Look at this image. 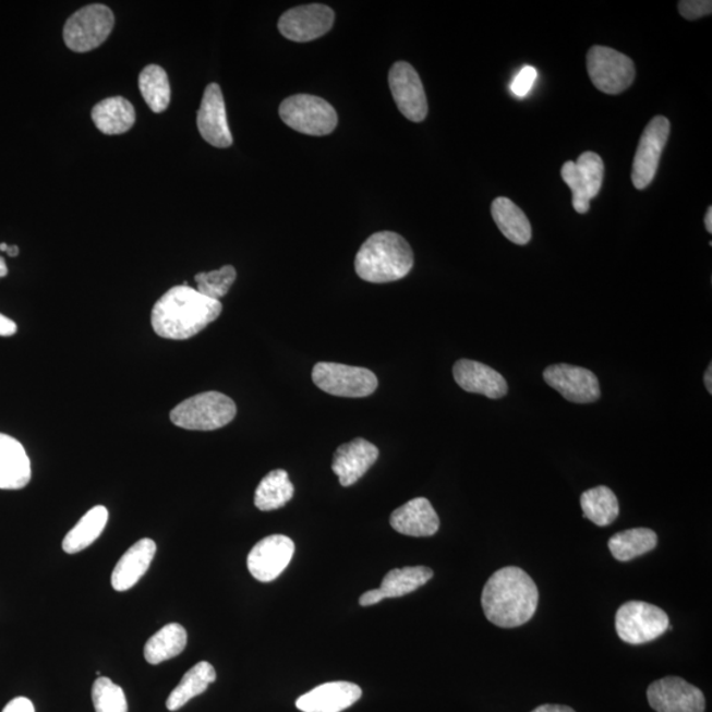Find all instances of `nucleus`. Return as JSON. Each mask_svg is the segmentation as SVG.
Segmentation results:
<instances>
[{
	"mask_svg": "<svg viewBox=\"0 0 712 712\" xmlns=\"http://www.w3.org/2000/svg\"><path fill=\"white\" fill-rule=\"evenodd\" d=\"M539 598L538 586L524 570L516 566L503 567L484 586L483 613L496 627L524 626L534 616Z\"/></svg>",
	"mask_w": 712,
	"mask_h": 712,
	"instance_id": "1",
	"label": "nucleus"
},
{
	"mask_svg": "<svg viewBox=\"0 0 712 712\" xmlns=\"http://www.w3.org/2000/svg\"><path fill=\"white\" fill-rule=\"evenodd\" d=\"M222 313L220 301L201 294L197 289L182 286L169 289L153 309V327L157 336L184 340L197 336Z\"/></svg>",
	"mask_w": 712,
	"mask_h": 712,
	"instance_id": "2",
	"label": "nucleus"
},
{
	"mask_svg": "<svg viewBox=\"0 0 712 712\" xmlns=\"http://www.w3.org/2000/svg\"><path fill=\"white\" fill-rule=\"evenodd\" d=\"M413 264L411 245L393 231H381L371 236L355 256L358 276L374 283L405 279L411 273Z\"/></svg>",
	"mask_w": 712,
	"mask_h": 712,
	"instance_id": "3",
	"label": "nucleus"
},
{
	"mask_svg": "<svg viewBox=\"0 0 712 712\" xmlns=\"http://www.w3.org/2000/svg\"><path fill=\"white\" fill-rule=\"evenodd\" d=\"M236 415V402L229 396L212 390L182 401L170 412V421L182 430L210 432L229 425Z\"/></svg>",
	"mask_w": 712,
	"mask_h": 712,
	"instance_id": "4",
	"label": "nucleus"
},
{
	"mask_svg": "<svg viewBox=\"0 0 712 712\" xmlns=\"http://www.w3.org/2000/svg\"><path fill=\"white\" fill-rule=\"evenodd\" d=\"M669 616L664 610L640 601L624 603L617 610L615 628L620 640L631 645L647 644L669 631Z\"/></svg>",
	"mask_w": 712,
	"mask_h": 712,
	"instance_id": "5",
	"label": "nucleus"
},
{
	"mask_svg": "<svg viewBox=\"0 0 712 712\" xmlns=\"http://www.w3.org/2000/svg\"><path fill=\"white\" fill-rule=\"evenodd\" d=\"M279 112L283 123L305 135H329L338 124L334 107L325 99L307 94L282 100Z\"/></svg>",
	"mask_w": 712,
	"mask_h": 712,
	"instance_id": "6",
	"label": "nucleus"
},
{
	"mask_svg": "<svg viewBox=\"0 0 712 712\" xmlns=\"http://www.w3.org/2000/svg\"><path fill=\"white\" fill-rule=\"evenodd\" d=\"M312 379L324 393L350 399L373 395L379 386L373 371L329 362L314 365Z\"/></svg>",
	"mask_w": 712,
	"mask_h": 712,
	"instance_id": "7",
	"label": "nucleus"
},
{
	"mask_svg": "<svg viewBox=\"0 0 712 712\" xmlns=\"http://www.w3.org/2000/svg\"><path fill=\"white\" fill-rule=\"evenodd\" d=\"M116 17L104 4H90L74 12L64 27V41L73 52L85 53L96 49L112 33Z\"/></svg>",
	"mask_w": 712,
	"mask_h": 712,
	"instance_id": "8",
	"label": "nucleus"
},
{
	"mask_svg": "<svg viewBox=\"0 0 712 712\" xmlns=\"http://www.w3.org/2000/svg\"><path fill=\"white\" fill-rule=\"evenodd\" d=\"M589 77L598 90L611 96L626 92L635 81V64L628 56L595 46L588 53Z\"/></svg>",
	"mask_w": 712,
	"mask_h": 712,
	"instance_id": "9",
	"label": "nucleus"
},
{
	"mask_svg": "<svg viewBox=\"0 0 712 712\" xmlns=\"http://www.w3.org/2000/svg\"><path fill=\"white\" fill-rule=\"evenodd\" d=\"M560 174L572 192V206L576 212L588 213L591 200L595 198L602 189L604 176L602 157L589 150L579 156L577 162H565Z\"/></svg>",
	"mask_w": 712,
	"mask_h": 712,
	"instance_id": "10",
	"label": "nucleus"
},
{
	"mask_svg": "<svg viewBox=\"0 0 712 712\" xmlns=\"http://www.w3.org/2000/svg\"><path fill=\"white\" fill-rule=\"evenodd\" d=\"M671 134V122L665 117L653 118L640 137L632 166V182L636 189L651 185L657 173L659 164L667 138Z\"/></svg>",
	"mask_w": 712,
	"mask_h": 712,
	"instance_id": "11",
	"label": "nucleus"
},
{
	"mask_svg": "<svg viewBox=\"0 0 712 712\" xmlns=\"http://www.w3.org/2000/svg\"><path fill=\"white\" fill-rule=\"evenodd\" d=\"M389 87L399 109L409 121L420 123L427 116V99L420 75L408 62L399 61L390 68Z\"/></svg>",
	"mask_w": 712,
	"mask_h": 712,
	"instance_id": "12",
	"label": "nucleus"
},
{
	"mask_svg": "<svg viewBox=\"0 0 712 712\" xmlns=\"http://www.w3.org/2000/svg\"><path fill=\"white\" fill-rule=\"evenodd\" d=\"M648 702L657 712H704L705 699L697 686L680 677H665L649 686Z\"/></svg>",
	"mask_w": 712,
	"mask_h": 712,
	"instance_id": "13",
	"label": "nucleus"
},
{
	"mask_svg": "<svg viewBox=\"0 0 712 712\" xmlns=\"http://www.w3.org/2000/svg\"><path fill=\"white\" fill-rule=\"evenodd\" d=\"M547 386L556 389L567 401L590 405L600 400L601 384L594 373L570 364H553L544 371Z\"/></svg>",
	"mask_w": 712,
	"mask_h": 712,
	"instance_id": "14",
	"label": "nucleus"
},
{
	"mask_svg": "<svg viewBox=\"0 0 712 712\" xmlns=\"http://www.w3.org/2000/svg\"><path fill=\"white\" fill-rule=\"evenodd\" d=\"M294 543L287 535L273 534L257 543L249 554L251 576L260 582H273L291 564Z\"/></svg>",
	"mask_w": 712,
	"mask_h": 712,
	"instance_id": "15",
	"label": "nucleus"
},
{
	"mask_svg": "<svg viewBox=\"0 0 712 712\" xmlns=\"http://www.w3.org/2000/svg\"><path fill=\"white\" fill-rule=\"evenodd\" d=\"M334 12L324 4L300 5L282 14L279 31L288 40L307 43L329 33L334 24Z\"/></svg>",
	"mask_w": 712,
	"mask_h": 712,
	"instance_id": "16",
	"label": "nucleus"
},
{
	"mask_svg": "<svg viewBox=\"0 0 712 712\" xmlns=\"http://www.w3.org/2000/svg\"><path fill=\"white\" fill-rule=\"evenodd\" d=\"M197 125L201 136L212 146L217 148L231 146L232 135L227 122L225 98L218 84L206 87L197 113Z\"/></svg>",
	"mask_w": 712,
	"mask_h": 712,
	"instance_id": "17",
	"label": "nucleus"
},
{
	"mask_svg": "<svg viewBox=\"0 0 712 712\" xmlns=\"http://www.w3.org/2000/svg\"><path fill=\"white\" fill-rule=\"evenodd\" d=\"M379 458V449L367 439L355 438L339 446L334 452L333 471L343 487H350L373 468Z\"/></svg>",
	"mask_w": 712,
	"mask_h": 712,
	"instance_id": "18",
	"label": "nucleus"
},
{
	"mask_svg": "<svg viewBox=\"0 0 712 712\" xmlns=\"http://www.w3.org/2000/svg\"><path fill=\"white\" fill-rule=\"evenodd\" d=\"M454 379L466 393L478 394L497 400L508 394V384L502 374L490 365L461 359L452 367Z\"/></svg>",
	"mask_w": 712,
	"mask_h": 712,
	"instance_id": "19",
	"label": "nucleus"
},
{
	"mask_svg": "<svg viewBox=\"0 0 712 712\" xmlns=\"http://www.w3.org/2000/svg\"><path fill=\"white\" fill-rule=\"evenodd\" d=\"M362 697V689L351 683H329L301 696L295 708L302 712H342Z\"/></svg>",
	"mask_w": 712,
	"mask_h": 712,
	"instance_id": "20",
	"label": "nucleus"
},
{
	"mask_svg": "<svg viewBox=\"0 0 712 712\" xmlns=\"http://www.w3.org/2000/svg\"><path fill=\"white\" fill-rule=\"evenodd\" d=\"M390 527L396 532L411 538H431L438 532L439 518L432 503L425 497H415L390 515Z\"/></svg>",
	"mask_w": 712,
	"mask_h": 712,
	"instance_id": "21",
	"label": "nucleus"
},
{
	"mask_svg": "<svg viewBox=\"0 0 712 712\" xmlns=\"http://www.w3.org/2000/svg\"><path fill=\"white\" fill-rule=\"evenodd\" d=\"M156 543L150 539L138 540L125 552L112 571L113 590L128 591L141 581L155 558Z\"/></svg>",
	"mask_w": 712,
	"mask_h": 712,
	"instance_id": "22",
	"label": "nucleus"
},
{
	"mask_svg": "<svg viewBox=\"0 0 712 712\" xmlns=\"http://www.w3.org/2000/svg\"><path fill=\"white\" fill-rule=\"evenodd\" d=\"M33 476L24 446L17 439L0 433V490H22Z\"/></svg>",
	"mask_w": 712,
	"mask_h": 712,
	"instance_id": "23",
	"label": "nucleus"
},
{
	"mask_svg": "<svg viewBox=\"0 0 712 712\" xmlns=\"http://www.w3.org/2000/svg\"><path fill=\"white\" fill-rule=\"evenodd\" d=\"M92 118L94 124L106 135H121L135 124V109L130 100L122 97H112L100 100L93 107Z\"/></svg>",
	"mask_w": 712,
	"mask_h": 712,
	"instance_id": "24",
	"label": "nucleus"
},
{
	"mask_svg": "<svg viewBox=\"0 0 712 712\" xmlns=\"http://www.w3.org/2000/svg\"><path fill=\"white\" fill-rule=\"evenodd\" d=\"M491 213H493L496 226L499 227L502 234L508 241L519 245L531 242V222H529L524 212L512 201L507 197L496 198L493 206H491Z\"/></svg>",
	"mask_w": 712,
	"mask_h": 712,
	"instance_id": "25",
	"label": "nucleus"
},
{
	"mask_svg": "<svg viewBox=\"0 0 712 712\" xmlns=\"http://www.w3.org/2000/svg\"><path fill=\"white\" fill-rule=\"evenodd\" d=\"M188 644L186 629L179 623L167 624L147 641L144 657L150 665H159L180 656Z\"/></svg>",
	"mask_w": 712,
	"mask_h": 712,
	"instance_id": "26",
	"label": "nucleus"
},
{
	"mask_svg": "<svg viewBox=\"0 0 712 712\" xmlns=\"http://www.w3.org/2000/svg\"><path fill=\"white\" fill-rule=\"evenodd\" d=\"M217 679L216 669L213 665L201 661L195 664L191 671H188L182 677L181 683L178 685L167 701V709L169 711H178L191 701V699L203 695L209 686Z\"/></svg>",
	"mask_w": 712,
	"mask_h": 712,
	"instance_id": "27",
	"label": "nucleus"
},
{
	"mask_svg": "<svg viewBox=\"0 0 712 712\" xmlns=\"http://www.w3.org/2000/svg\"><path fill=\"white\" fill-rule=\"evenodd\" d=\"M107 521H109V510L106 507L96 506L87 510L84 518L65 535L62 550L68 554L85 551L102 534Z\"/></svg>",
	"mask_w": 712,
	"mask_h": 712,
	"instance_id": "28",
	"label": "nucleus"
},
{
	"mask_svg": "<svg viewBox=\"0 0 712 712\" xmlns=\"http://www.w3.org/2000/svg\"><path fill=\"white\" fill-rule=\"evenodd\" d=\"M656 546L657 534L649 528L628 529L614 534L608 541L611 554L620 563L644 556Z\"/></svg>",
	"mask_w": 712,
	"mask_h": 712,
	"instance_id": "29",
	"label": "nucleus"
},
{
	"mask_svg": "<svg viewBox=\"0 0 712 712\" xmlns=\"http://www.w3.org/2000/svg\"><path fill=\"white\" fill-rule=\"evenodd\" d=\"M294 486L286 470H274L262 479L255 493V506L263 512H269L286 506L292 500Z\"/></svg>",
	"mask_w": 712,
	"mask_h": 712,
	"instance_id": "30",
	"label": "nucleus"
},
{
	"mask_svg": "<svg viewBox=\"0 0 712 712\" xmlns=\"http://www.w3.org/2000/svg\"><path fill=\"white\" fill-rule=\"evenodd\" d=\"M583 516L598 527H607L619 516V500L613 490L598 486L584 491L581 496Z\"/></svg>",
	"mask_w": 712,
	"mask_h": 712,
	"instance_id": "31",
	"label": "nucleus"
},
{
	"mask_svg": "<svg viewBox=\"0 0 712 712\" xmlns=\"http://www.w3.org/2000/svg\"><path fill=\"white\" fill-rule=\"evenodd\" d=\"M433 578V570L425 566L402 567L394 569L384 577L381 591L384 600L401 598L422 588Z\"/></svg>",
	"mask_w": 712,
	"mask_h": 712,
	"instance_id": "32",
	"label": "nucleus"
},
{
	"mask_svg": "<svg viewBox=\"0 0 712 712\" xmlns=\"http://www.w3.org/2000/svg\"><path fill=\"white\" fill-rule=\"evenodd\" d=\"M138 89L144 100L154 112L168 109L170 102V85L168 74L159 65H148L138 75Z\"/></svg>",
	"mask_w": 712,
	"mask_h": 712,
	"instance_id": "33",
	"label": "nucleus"
},
{
	"mask_svg": "<svg viewBox=\"0 0 712 712\" xmlns=\"http://www.w3.org/2000/svg\"><path fill=\"white\" fill-rule=\"evenodd\" d=\"M92 699L96 712H129L128 698L121 686L110 678L98 677L93 685Z\"/></svg>",
	"mask_w": 712,
	"mask_h": 712,
	"instance_id": "34",
	"label": "nucleus"
},
{
	"mask_svg": "<svg viewBox=\"0 0 712 712\" xmlns=\"http://www.w3.org/2000/svg\"><path fill=\"white\" fill-rule=\"evenodd\" d=\"M237 279V270L232 266H225L213 273H201L195 275L197 291L212 300L219 301L229 293L232 283Z\"/></svg>",
	"mask_w": 712,
	"mask_h": 712,
	"instance_id": "35",
	"label": "nucleus"
},
{
	"mask_svg": "<svg viewBox=\"0 0 712 712\" xmlns=\"http://www.w3.org/2000/svg\"><path fill=\"white\" fill-rule=\"evenodd\" d=\"M678 11L686 21H697L711 15L712 2L711 0H683L678 3Z\"/></svg>",
	"mask_w": 712,
	"mask_h": 712,
	"instance_id": "36",
	"label": "nucleus"
},
{
	"mask_svg": "<svg viewBox=\"0 0 712 712\" xmlns=\"http://www.w3.org/2000/svg\"><path fill=\"white\" fill-rule=\"evenodd\" d=\"M538 77L539 73L533 67L522 68L520 73L516 75L512 84H510V90H512L516 97L524 98L532 90Z\"/></svg>",
	"mask_w": 712,
	"mask_h": 712,
	"instance_id": "37",
	"label": "nucleus"
},
{
	"mask_svg": "<svg viewBox=\"0 0 712 712\" xmlns=\"http://www.w3.org/2000/svg\"><path fill=\"white\" fill-rule=\"evenodd\" d=\"M3 712H35V708L28 698L19 697L5 705Z\"/></svg>",
	"mask_w": 712,
	"mask_h": 712,
	"instance_id": "38",
	"label": "nucleus"
},
{
	"mask_svg": "<svg viewBox=\"0 0 712 712\" xmlns=\"http://www.w3.org/2000/svg\"><path fill=\"white\" fill-rule=\"evenodd\" d=\"M384 600L381 589L370 590L364 592L359 600V604L363 607L374 606V604L381 603Z\"/></svg>",
	"mask_w": 712,
	"mask_h": 712,
	"instance_id": "39",
	"label": "nucleus"
},
{
	"mask_svg": "<svg viewBox=\"0 0 712 712\" xmlns=\"http://www.w3.org/2000/svg\"><path fill=\"white\" fill-rule=\"evenodd\" d=\"M17 331L14 321L0 314V337H11Z\"/></svg>",
	"mask_w": 712,
	"mask_h": 712,
	"instance_id": "40",
	"label": "nucleus"
},
{
	"mask_svg": "<svg viewBox=\"0 0 712 712\" xmlns=\"http://www.w3.org/2000/svg\"><path fill=\"white\" fill-rule=\"evenodd\" d=\"M532 712H576L571 708H567V705H560V704H543L539 705L538 709H534Z\"/></svg>",
	"mask_w": 712,
	"mask_h": 712,
	"instance_id": "41",
	"label": "nucleus"
},
{
	"mask_svg": "<svg viewBox=\"0 0 712 712\" xmlns=\"http://www.w3.org/2000/svg\"><path fill=\"white\" fill-rule=\"evenodd\" d=\"M704 386L709 390V394H712V364L709 365V369L704 373Z\"/></svg>",
	"mask_w": 712,
	"mask_h": 712,
	"instance_id": "42",
	"label": "nucleus"
},
{
	"mask_svg": "<svg viewBox=\"0 0 712 712\" xmlns=\"http://www.w3.org/2000/svg\"><path fill=\"white\" fill-rule=\"evenodd\" d=\"M704 225H705V230H708L710 232V234H711V232H712V207H709L708 214H705Z\"/></svg>",
	"mask_w": 712,
	"mask_h": 712,
	"instance_id": "43",
	"label": "nucleus"
},
{
	"mask_svg": "<svg viewBox=\"0 0 712 712\" xmlns=\"http://www.w3.org/2000/svg\"><path fill=\"white\" fill-rule=\"evenodd\" d=\"M8 274H9L8 264H5L3 257H0V277L8 276Z\"/></svg>",
	"mask_w": 712,
	"mask_h": 712,
	"instance_id": "44",
	"label": "nucleus"
},
{
	"mask_svg": "<svg viewBox=\"0 0 712 712\" xmlns=\"http://www.w3.org/2000/svg\"><path fill=\"white\" fill-rule=\"evenodd\" d=\"M5 252H8V254L11 257L17 256L19 255L17 245H8V250H5Z\"/></svg>",
	"mask_w": 712,
	"mask_h": 712,
	"instance_id": "45",
	"label": "nucleus"
},
{
	"mask_svg": "<svg viewBox=\"0 0 712 712\" xmlns=\"http://www.w3.org/2000/svg\"><path fill=\"white\" fill-rule=\"evenodd\" d=\"M8 245L9 244H5V243L0 244V251L5 252V250H8Z\"/></svg>",
	"mask_w": 712,
	"mask_h": 712,
	"instance_id": "46",
	"label": "nucleus"
}]
</instances>
